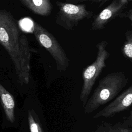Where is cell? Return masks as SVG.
I'll use <instances>...</instances> for the list:
<instances>
[{"instance_id": "6da1fadb", "label": "cell", "mask_w": 132, "mask_h": 132, "mask_svg": "<svg viewBox=\"0 0 132 132\" xmlns=\"http://www.w3.org/2000/svg\"><path fill=\"white\" fill-rule=\"evenodd\" d=\"M0 44L13 63L18 81L21 85H27L30 78L31 57L28 40L25 35H20L11 13L4 9H0Z\"/></svg>"}, {"instance_id": "7a4b0ae2", "label": "cell", "mask_w": 132, "mask_h": 132, "mask_svg": "<svg viewBox=\"0 0 132 132\" xmlns=\"http://www.w3.org/2000/svg\"><path fill=\"white\" fill-rule=\"evenodd\" d=\"M129 78L123 72L108 74L102 78L84 106L85 114H89L111 101L126 87Z\"/></svg>"}, {"instance_id": "3957f363", "label": "cell", "mask_w": 132, "mask_h": 132, "mask_svg": "<svg viewBox=\"0 0 132 132\" xmlns=\"http://www.w3.org/2000/svg\"><path fill=\"white\" fill-rule=\"evenodd\" d=\"M108 43L103 40L96 44L97 56L95 61L87 67L82 72V85L79 96V99L84 107L87 102L92 88L103 69L106 67V60L110 56L106 50Z\"/></svg>"}, {"instance_id": "277c9868", "label": "cell", "mask_w": 132, "mask_h": 132, "mask_svg": "<svg viewBox=\"0 0 132 132\" xmlns=\"http://www.w3.org/2000/svg\"><path fill=\"white\" fill-rule=\"evenodd\" d=\"M32 32L39 44L45 48L55 60L57 70L66 71L69 65V58L54 36L36 22H34Z\"/></svg>"}, {"instance_id": "5b68a950", "label": "cell", "mask_w": 132, "mask_h": 132, "mask_svg": "<svg viewBox=\"0 0 132 132\" xmlns=\"http://www.w3.org/2000/svg\"><path fill=\"white\" fill-rule=\"evenodd\" d=\"M58 11L56 17V23L66 30H71L79 22L91 18L92 11L87 10L84 4H75L57 2Z\"/></svg>"}, {"instance_id": "8992f818", "label": "cell", "mask_w": 132, "mask_h": 132, "mask_svg": "<svg viewBox=\"0 0 132 132\" xmlns=\"http://www.w3.org/2000/svg\"><path fill=\"white\" fill-rule=\"evenodd\" d=\"M129 0H112L96 16L91 23V30H97L105 28L107 23L119 16L126 8Z\"/></svg>"}, {"instance_id": "52a82bcc", "label": "cell", "mask_w": 132, "mask_h": 132, "mask_svg": "<svg viewBox=\"0 0 132 132\" xmlns=\"http://www.w3.org/2000/svg\"><path fill=\"white\" fill-rule=\"evenodd\" d=\"M132 103V86H130L113 101L93 116L94 119L110 118L115 114L128 110Z\"/></svg>"}, {"instance_id": "ba28073f", "label": "cell", "mask_w": 132, "mask_h": 132, "mask_svg": "<svg viewBox=\"0 0 132 132\" xmlns=\"http://www.w3.org/2000/svg\"><path fill=\"white\" fill-rule=\"evenodd\" d=\"M0 101L7 119L11 123L15 121V101L13 95L0 83Z\"/></svg>"}, {"instance_id": "9c48e42d", "label": "cell", "mask_w": 132, "mask_h": 132, "mask_svg": "<svg viewBox=\"0 0 132 132\" xmlns=\"http://www.w3.org/2000/svg\"><path fill=\"white\" fill-rule=\"evenodd\" d=\"M32 13L41 16L49 15L52 10L50 0H19Z\"/></svg>"}, {"instance_id": "30bf717a", "label": "cell", "mask_w": 132, "mask_h": 132, "mask_svg": "<svg viewBox=\"0 0 132 132\" xmlns=\"http://www.w3.org/2000/svg\"><path fill=\"white\" fill-rule=\"evenodd\" d=\"M126 41L122 47V52L124 57L132 62V32L128 30L125 32Z\"/></svg>"}, {"instance_id": "8fae6325", "label": "cell", "mask_w": 132, "mask_h": 132, "mask_svg": "<svg viewBox=\"0 0 132 132\" xmlns=\"http://www.w3.org/2000/svg\"><path fill=\"white\" fill-rule=\"evenodd\" d=\"M36 114L35 111L28 110V122L30 132H43L41 124L38 119L36 117Z\"/></svg>"}, {"instance_id": "7c38bea8", "label": "cell", "mask_w": 132, "mask_h": 132, "mask_svg": "<svg viewBox=\"0 0 132 132\" xmlns=\"http://www.w3.org/2000/svg\"><path fill=\"white\" fill-rule=\"evenodd\" d=\"M111 132H132L131 128L128 126H124L121 123H118L115 125L111 124Z\"/></svg>"}, {"instance_id": "4fadbf2b", "label": "cell", "mask_w": 132, "mask_h": 132, "mask_svg": "<svg viewBox=\"0 0 132 132\" xmlns=\"http://www.w3.org/2000/svg\"><path fill=\"white\" fill-rule=\"evenodd\" d=\"M93 132H111V124L106 122H103L99 125L96 130Z\"/></svg>"}, {"instance_id": "5bb4252c", "label": "cell", "mask_w": 132, "mask_h": 132, "mask_svg": "<svg viewBox=\"0 0 132 132\" xmlns=\"http://www.w3.org/2000/svg\"><path fill=\"white\" fill-rule=\"evenodd\" d=\"M68 1H71L75 3H78V2H94L96 3H99L101 5H102L103 4L105 3V2L109 1V0H67Z\"/></svg>"}, {"instance_id": "9a60e30c", "label": "cell", "mask_w": 132, "mask_h": 132, "mask_svg": "<svg viewBox=\"0 0 132 132\" xmlns=\"http://www.w3.org/2000/svg\"><path fill=\"white\" fill-rule=\"evenodd\" d=\"M132 11L131 9H130L128 11L124 12V13H121L119 16V17H124V18H128L129 19V20L131 21L132 20Z\"/></svg>"}]
</instances>
